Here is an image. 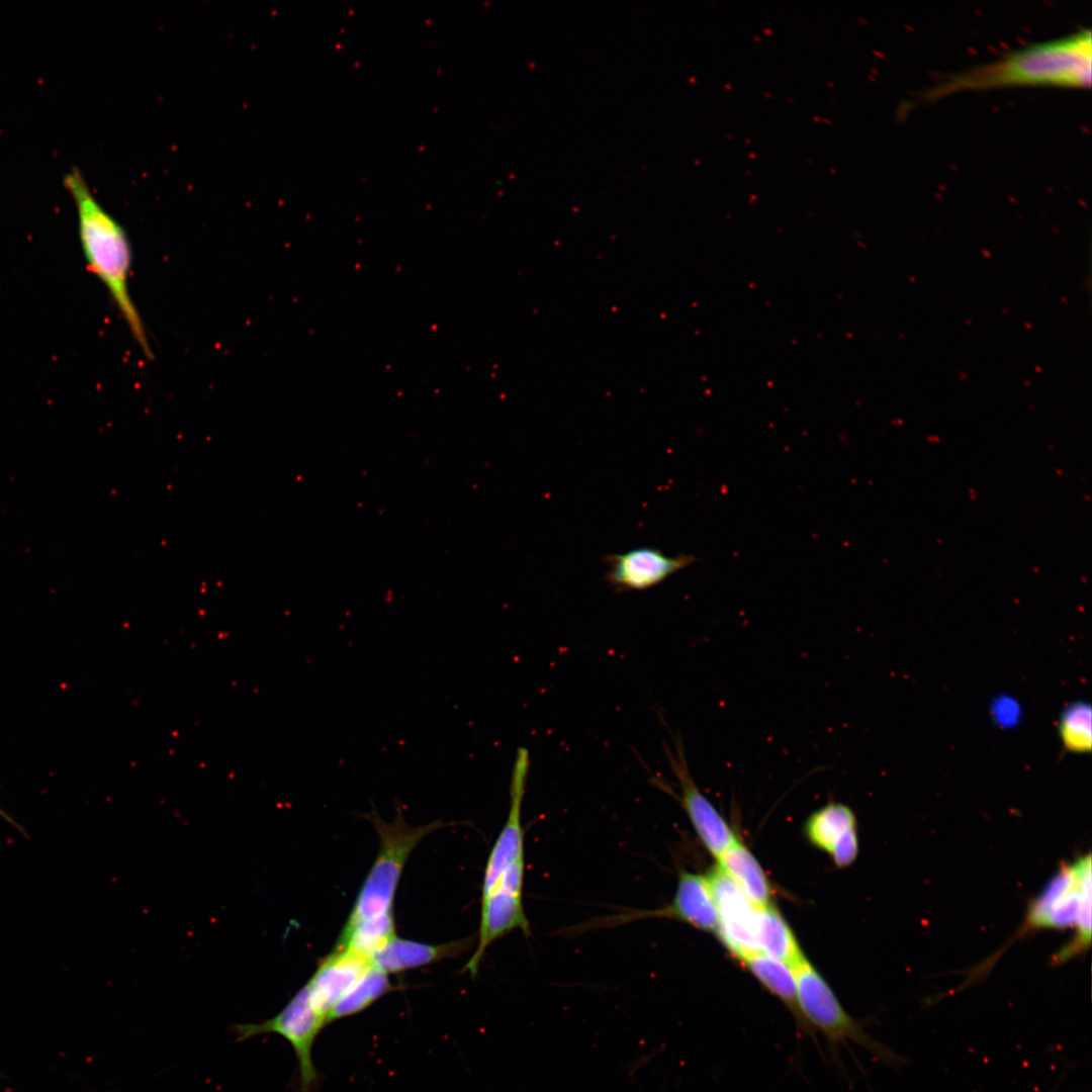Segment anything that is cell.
<instances>
[{"instance_id": "cell-15", "label": "cell", "mask_w": 1092, "mask_h": 1092, "mask_svg": "<svg viewBox=\"0 0 1092 1092\" xmlns=\"http://www.w3.org/2000/svg\"><path fill=\"white\" fill-rule=\"evenodd\" d=\"M718 859V866L757 907L771 905L769 882L748 848L738 840Z\"/></svg>"}, {"instance_id": "cell-14", "label": "cell", "mask_w": 1092, "mask_h": 1092, "mask_svg": "<svg viewBox=\"0 0 1092 1092\" xmlns=\"http://www.w3.org/2000/svg\"><path fill=\"white\" fill-rule=\"evenodd\" d=\"M468 939L430 944L394 937L372 957V964L385 973H398L429 965L462 952Z\"/></svg>"}, {"instance_id": "cell-19", "label": "cell", "mask_w": 1092, "mask_h": 1092, "mask_svg": "<svg viewBox=\"0 0 1092 1092\" xmlns=\"http://www.w3.org/2000/svg\"><path fill=\"white\" fill-rule=\"evenodd\" d=\"M853 827H856L853 811L844 804L830 802L809 816L805 833L812 844L829 853L839 837Z\"/></svg>"}, {"instance_id": "cell-1", "label": "cell", "mask_w": 1092, "mask_h": 1092, "mask_svg": "<svg viewBox=\"0 0 1092 1092\" xmlns=\"http://www.w3.org/2000/svg\"><path fill=\"white\" fill-rule=\"evenodd\" d=\"M1091 30L1028 44L945 77L925 92L928 100L964 90L1006 86L1082 88L1091 83Z\"/></svg>"}, {"instance_id": "cell-11", "label": "cell", "mask_w": 1092, "mask_h": 1092, "mask_svg": "<svg viewBox=\"0 0 1092 1092\" xmlns=\"http://www.w3.org/2000/svg\"><path fill=\"white\" fill-rule=\"evenodd\" d=\"M372 965L371 958L348 947L334 948L323 960L306 987L312 1008L325 1022L333 1006Z\"/></svg>"}, {"instance_id": "cell-18", "label": "cell", "mask_w": 1092, "mask_h": 1092, "mask_svg": "<svg viewBox=\"0 0 1092 1092\" xmlns=\"http://www.w3.org/2000/svg\"><path fill=\"white\" fill-rule=\"evenodd\" d=\"M390 988L388 974L372 965L333 1006L327 1024L365 1010Z\"/></svg>"}, {"instance_id": "cell-21", "label": "cell", "mask_w": 1092, "mask_h": 1092, "mask_svg": "<svg viewBox=\"0 0 1092 1092\" xmlns=\"http://www.w3.org/2000/svg\"><path fill=\"white\" fill-rule=\"evenodd\" d=\"M1091 706L1083 701L1070 704L1059 720V736L1070 752L1088 753L1092 745Z\"/></svg>"}, {"instance_id": "cell-20", "label": "cell", "mask_w": 1092, "mask_h": 1092, "mask_svg": "<svg viewBox=\"0 0 1092 1092\" xmlns=\"http://www.w3.org/2000/svg\"><path fill=\"white\" fill-rule=\"evenodd\" d=\"M395 936L394 917L388 911L343 929L334 948H352L372 959Z\"/></svg>"}, {"instance_id": "cell-7", "label": "cell", "mask_w": 1092, "mask_h": 1092, "mask_svg": "<svg viewBox=\"0 0 1092 1092\" xmlns=\"http://www.w3.org/2000/svg\"><path fill=\"white\" fill-rule=\"evenodd\" d=\"M717 911V932L741 962L759 952L758 912L735 882L719 867L706 877Z\"/></svg>"}, {"instance_id": "cell-22", "label": "cell", "mask_w": 1092, "mask_h": 1092, "mask_svg": "<svg viewBox=\"0 0 1092 1092\" xmlns=\"http://www.w3.org/2000/svg\"><path fill=\"white\" fill-rule=\"evenodd\" d=\"M858 852V840L856 827L848 829L844 832L839 839L833 844L829 854L831 855L835 866L839 868L849 866L856 857Z\"/></svg>"}, {"instance_id": "cell-9", "label": "cell", "mask_w": 1092, "mask_h": 1092, "mask_svg": "<svg viewBox=\"0 0 1092 1092\" xmlns=\"http://www.w3.org/2000/svg\"><path fill=\"white\" fill-rule=\"evenodd\" d=\"M667 756L679 785L682 808L706 848L720 857L737 841L734 832L695 783L681 743L676 741L675 750H667Z\"/></svg>"}, {"instance_id": "cell-6", "label": "cell", "mask_w": 1092, "mask_h": 1092, "mask_svg": "<svg viewBox=\"0 0 1092 1092\" xmlns=\"http://www.w3.org/2000/svg\"><path fill=\"white\" fill-rule=\"evenodd\" d=\"M325 1020L312 1008L306 985L275 1016L259 1023H237L231 1027L237 1041L275 1033L292 1046L298 1064V1092H314L318 1072L312 1061V1046Z\"/></svg>"}, {"instance_id": "cell-4", "label": "cell", "mask_w": 1092, "mask_h": 1092, "mask_svg": "<svg viewBox=\"0 0 1092 1092\" xmlns=\"http://www.w3.org/2000/svg\"><path fill=\"white\" fill-rule=\"evenodd\" d=\"M796 1002L802 1033L822 1034L832 1045L853 1042L876 1060L892 1068H901L907 1059L871 1036L844 1009L823 976L805 958L794 968Z\"/></svg>"}, {"instance_id": "cell-16", "label": "cell", "mask_w": 1092, "mask_h": 1092, "mask_svg": "<svg viewBox=\"0 0 1092 1092\" xmlns=\"http://www.w3.org/2000/svg\"><path fill=\"white\" fill-rule=\"evenodd\" d=\"M745 968L760 985L777 997L789 1010L801 1029V1022L796 1002V975L789 965L763 952H756L742 961Z\"/></svg>"}, {"instance_id": "cell-17", "label": "cell", "mask_w": 1092, "mask_h": 1092, "mask_svg": "<svg viewBox=\"0 0 1092 1092\" xmlns=\"http://www.w3.org/2000/svg\"><path fill=\"white\" fill-rule=\"evenodd\" d=\"M758 944L760 952L792 969L805 959L792 929L772 905L759 908Z\"/></svg>"}, {"instance_id": "cell-12", "label": "cell", "mask_w": 1092, "mask_h": 1092, "mask_svg": "<svg viewBox=\"0 0 1092 1092\" xmlns=\"http://www.w3.org/2000/svg\"><path fill=\"white\" fill-rule=\"evenodd\" d=\"M516 929L529 930V922L523 906V893L494 888L481 898L478 942L465 970L474 976L488 946Z\"/></svg>"}, {"instance_id": "cell-8", "label": "cell", "mask_w": 1092, "mask_h": 1092, "mask_svg": "<svg viewBox=\"0 0 1092 1092\" xmlns=\"http://www.w3.org/2000/svg\"><path fill=\"white\" fill-rule=\"evenodd\" d=\"M529 768V751L525 747H520L512 769L508 819L488 855L482 884V896H485L493 888L500 876L511 867L525 862L521 812Z\"/></svg>"}, {"instance_id": "cell-2", "label": "cell", "mask_w": 1092, "mask_h": 1092, "mask_svg": "<svg viewBox=\"0 0 1092 1092\" xmlns=\"http://www.w3.org/2000/svg\"><path fill=\"white\" fill-rule=\"evenodd\" d=\"M63 182L76 205L79 238L89 271L105 286L141 350L152 357L128 287L132 250L125 230L95 198L78 168L70 170Z\"/></svg>"}, {"instance_id": "cell-10", "label": "cell", "mask_w": 1092, "mask_h": 1092, "mask_svg": "<svg viewBox=\"0 0 1092 1092\" xmlns=\"http://www.w3.org/2000/svg\"><path fill=\"white\" fill-rule=\"evenodd\" d=\"M607 582L618 592L651 588L695 561L690 555L669 556L651 547H638L605 557Z\"/></svg>"}, {"instance_id": "cell-3", "label": "cell", "mask_w": 1092, "mask_h": 1092, "mask_svg": "<svg viewBox=\"0 0 1092 1092\" xmlns=\"http://www.w3.org/2000/svg\"><path fill=\"white\" fill-rule=\"evenodd\" d=\"M1091 854L1060 867L1043 890L1029 903L1020 930L1076 927V934L1054 957L1063 964L1091 943Z\"/></svg>"}, {"instance_id": "cell-5", "label": "cell", "mask_w": 1092, "mask_h": 1092, "mask_svg": "<svg viewBox=\"0 0 1092 1092\" xmlns=\"http://www.w3.org/2000/svg\"><path fill=\"white\" fill-rule=\"evenodd\" d=\"M371 819L380 838V848L343 929L392 911L396 887L408 856L427 835L445 825L441 820L422 826L410 825L399 808L391 822L383 821L376 814Z\"/></svg>"}, {"instance_id": "cell-13", "label": "cell", "mask_w": 1092, "mask_h": 1092, "mask_svg": "<svg viewBox=\"0 0 1092 1092\" xmlns=\"http://www.w3.org/2000/svg\"><path fill=\"white\" fill-rule=\"evenodd\" d=\"M632 916L674 918L709 932L717 931L718 927L717 911L706 877L689 872L680 874L675 894L667 907Z\"/></svg>"}]
</instances>
